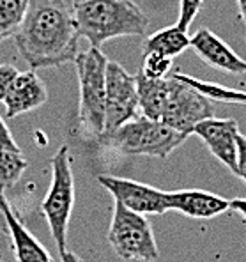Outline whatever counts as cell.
I'll use <instances>...</instances> for the list:
<instances>
[{"instance_id":"6da1fadb","label":"cell","mask_w":246,"mask_h":262,"mask_svg":"<svg viewBox=\"0 0 246 262\" xmlns=\"http://www.w3.org/2000/svg\"><path fill=\"white\" fill-rule=\"evenodd\" d=\"M78 25L66 0H29L14 34L18 52L32 69L55 68L78 55Z\"/></svg>"},{"instance_id":"7a4b0ae2","label":"cell","mask_w":246,"mask_h":262,"mask_svg":"<svg viewBox=\"0 0 246 262\" xmlns=\"http://www.w3.org/2000/svg\"><path fill=\"white\" fill-rule=\"evenodd\" d=\"M73 14L80 37L92 48L122 36H144L149 18L133 0H73Z\"/></svg>"},{"instance_id":"3957f363","label":"cell","mask_w":246,"mask_h":262,"mask_svg":"<svg viewBox=\"0 0 246 262\" xmlns=\"http://www.w3.org/2000/svg\"><path fill=\"white\" fill-rule=\"evenodd\" d=\"M188 137H190L188 133L170 128L160 121H152L140 114L121 128L99 135L96 140L103 147L128 156H149L165 160L179 145H183Z\"/></svg>"},{"instance_id":"277c9868","label":"cell","mask_w":246,"mask_h":262,"mask_svg":"<svg viewBox=\"0 0 246 262\" xmlns=\"http://www.w3.org/2000/svg\"><path fill=\"white\" fill-rule=\"evenodd\" d=\"M80 82V122L82 128L98 138L105 131V96L108 59L101 50L91 48L75 59Z\"/></svg>"},{"instance_id":"5b68a950","label":"cell","mask_w":246,"mask_h":262,"mask_svg":"<svg viewBox=\"0 0 246 262\" xmlns=\"http://www.w3.org/2000/svg\"><path fill=\"white\" fill-rule=\"evenodd\" d=\"M75 204V179H73L71 156L66 145L52 158V184L41 202V211L52 230L59 252L64 253L68 246V225Z\"/></svg>"},{"instance_id":"8992f818","label":"cell","mask_w":246,"mask_h":262,"mask_svg":"<svg viewBox=\"0 0 246 262\" xmlns=\"http://www.w3.org/2000/svg\"><path fill=\"white\" fill-rule=\"evenodd\" d=\"M108 241L121 259L152 262L160 257L152 225L144 214L129 211L115 200Z\"/></svg>"},{"instance_id":"52a82bcc","label":"cell","mask_w":246,"mask_h":262,"mask_svg":"<svg viewBox=\"0 0 246 262\" xmlns=\"http://www.w3.org/2000/svg\"><path fill=\"white\" fill-rule=\"evenodd\" d=\"M211 117H214L213 101L170 73L160 122L183 133L193 135L195 126Z\"/></svg>"},{"instance_id":"ba28073f","label":"cell","mask_w":246,"mask_h":262,"mask_svg":"<svg viewBox=\"0 0 246 262\" xmlns=\"http://www.w3.org/2000/svg\"><path fill=\"white\" fill-rule=\"evenodd\" d=\"M140 115L137 78L121 64L108 60L106 66V96H105V131L121 128L122 124Z\"/></svg>"},{"instance_id":"9c48e42d","label":"cell","mask_w":246,"mask_h":262,"mask_svg":"<svg viewBox=\"0 0 246 262\" xmlns=\"http://www.w3.org/2000/svg\"><path fill=\"white\" fill-rule=\"evenodd\" d=\"M99 183L129 211L140 214H165L168 209L167 191L131 179L114 176H99Z\"/></svg>"},{"instance_id":"30bf717a","label":"cell","mask_w":246,"mask_h":262,"mask_svg":"<svg viewBox=\"0 0 246 262\" xmlns=\"http://www.w3.org/2000/svg\"><path fill=\"white\" fill-rule=\"evenodd\" d=\"M239 133V124L234 119L211 117L198 122L193 128V135H197L206 144L207 151L234 176L237 174V135Z\"/></svg>"},{"instance_id":"8fae6325","label":"cell","mask_w":246,"mask_h":262,"mask_svg":"<svg viewBox=\"0 0 246 262\" xmlns=\"http://www.w3.org/2000/svg\"><path fill=\"white\" fill-rule=\"evenodd\" d=\"M190 48L211 68L237 76L246 73V60L241 59L223 39H220L206 27L198 29L190 37Z\"/></svg>"},{"instance_id":"7c38bea8","label":"cell","mask_w":246,"mask_h":262,"mask_svg":"<svg viewBox=\"0 0 246 262\" xmlns=\"http://www.w3.org/2000/svg\"><path fill=\"white\" fill-rule=\"evenodd\" d=\"M168 209L177 211L188 218L211 220L230 211V200L204 190L167 191Z\"/></svg>"},{"instance_id":"4fadbf2b","label":"cell","mask_w":246,"mask_h":262,"mask_svg":"<svg viewBox=\"0 0 246 262\" xmlns=\"http://www.w3.org/2000/svg\"><path fill=\"white\" fill-rule=\"evenodd\" d=\"M48 99L44 83L39 76L34 73V69L25 73H18L13 83L7 89V94L4 98L6 105V117H16L25 112L36 110L44 105Z\"/></svg>"},{"instance_id":"5bb4252c","label":"cell","mask_w":246,"mask_h":262,"mask_svg":"<svg viewBox=\"0 0 246 262\" xmlns=\"http://www.w3.org/2000/svg\"><path fill=\"white\" fill-rule=\"evenodd\" d=\"M0 213H2V216L7 223L13 253L18 262H53L48 250L27 230V227L14 214V211L11 209L9 202L2 193H0Z\"/></svg>"},{"instance_id":"9a60e30c","label":"cell","mask_w":246,"mask_h":262,"mask_svg":"<svg viewBox=\"0 0 246 262\" xmlns=\"http://www.w3.org/2000/svg\"><path fill=\"white\" fill-rule=\"evenodd\" d=\"M186 32L188 30L181 29L179 25L165 27V29L158 30L145 41L144 55L145 53H160L168 59L181 55L184 50L190 48V36Z\"/></svg>"},{"instance_id":"2e32d148","label":"cell","mask_w":246,"mask_h":262,"mask_svg":"<svg viewBox=\"0 0 246 262\" xmlns=\"http://www.w3.org/2000/svg\"><path fill=\"white\" fill-rule=\"evenodd\" d=\"M172 75L175 78L183 80L184 83H188L191 89H195L197 92H200L202 96H206L211 101L218 103H237V105H246V91H237V89H230L220 83L213 82H204V80L193 78V76L183 75L181 71H174Z\"/></svg>"},{"instance_id":"e0dca14e","label":"cell","mask_w":246,"mask_h":262,"mask_svg":"<svg viewBox=\"0 0 246 262\" xmlns=\"http://www.w3.org/2000/svg\"><path fill=\"white\" fill-rule=\"evenodd\" d=\"M27 7L29 0H0V43L18 32Z\"/></svg>"},{"instance_id":"ac0fdd59","label":"cell","mask_w":246,"mask_h":262,"mask_svg":"<svg viewBox=\"0 0 246 262\" xmlns=\"http://www.w3.org/2000/svg\"><path fill=\"white\" fill-rule=\"evenodd\" d=\"M29 167L21 152L0 151V193L20 181L25 168Z\"/></svg>"},{"instance_id":"d6986e66","label":"cell","mask_w":246,"mask_h":262,"mask_svg":"<svg viewBox=\"0 0 246 262\" xmlns=\"http://www.w3.org/2000/svg\"><path fill=\"white\" fill-rule=\"evenodd\" d=\"M140 73H144L147 78H167L172 73V59L163 57L160 53H145L144 55V66Z\"/></svg>"},{"instance_id":"ffe728a7","label":"cell","mask_w":246,"mask_h":262,"mask_svg":"<svg viewBox=\"0 0 246 262\" xmlns=\"http://www.w3.org/2000/svg\"><path fill=\"white\" fill-rule=\"evenodd\" d=\"M204 0H179V21L181 29L188 30V27L197 18L198 11L202 9Z\"/></svg>"},{"instance_id":"44dd1931","label":"cell","mask_w":246,"mask_h":262,"mask_svg":"<svg viewBox=\"0 0 246 262\" xmlns=\"http://www.w3.org/2000/svg\"><path fill=\"white\" fill-rule=\"evenodd\" d=\"M18 69L9 64H0V101H4L7 94V89L13 83V80L18 76Z\"/></svg>"},{"instance_id":"7402d4cb","label":"cell","mask_w":246,"mask_h":262,"mask_svg":"<svg viewBox=\"0 0 246 262\" xmlns=\"http://www.w3.org/2000/svg\"><path fill=\"white\" fill-rule=\"evenodd\" d=\"M246 184V137L243 133L237 135V174Z\"/></svg>"},{"instance_id":"603a6c76","label":"cell","mask_w":246,"mask_h":262,"mask_svg":"<svg viewBox=\"0 0 246 262\" xmlns=\"http://www.w3.org/2000/svg\"><path fill=\"white\" fill-rule=\"evenodd\" d=\"M0 151H16L20 152V147L14 142L13 135H11L7 124L4 122V119L0 117Z\"/></svg>"},{"instance_id":"cb8c5ba5","label":"cell","mask_w":246,"mask_h":262,"mask_svg":"<svg viewBox=\"0 0 246 262\" xmlns=\"http://www.w3.org/2000/svg\"><path fill=\"white\" fill-rule=\"evenodd\" d=\"M230 211L241 214V218L246 222V199H234L230 200Z\"/></svg>"},{"instance_id":"d4e9b609","label":"cell","mask_w":246,"mask_h":262,"mask_svg":"<svg viewBox=\"0 0 246 262\" xmlns=\"http://www.w3.org/2000/svg\"><path fill=\"white\" fill-rule=\"evenodd\" d=\"M60 257H62V262H82V259H80L76 253H73V252H64V253H60Z\"/></svg>"},{"instance_id":"484cf974","label":"cell","mask_w":246,"mask_h":262,"mask_svg":"<svg viewBox=\"0 0 246 262\" xmlns=\"http://www.w3.org/2000/svg\"><path fill=\"white\" fill-rule=\"evenodd\" d=\"M237 9H239L241 18L246 21V0H237Z\"/></svg>"}]
</instances>
